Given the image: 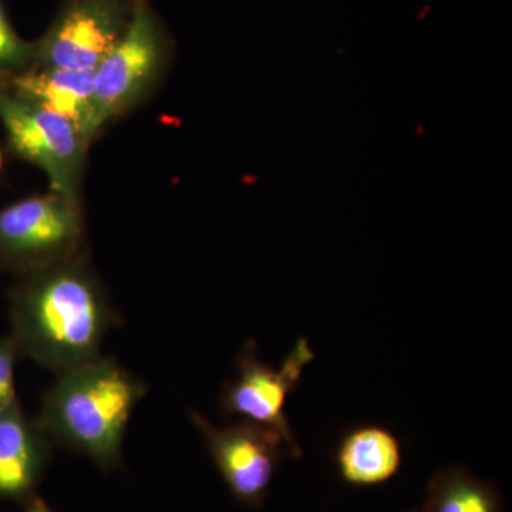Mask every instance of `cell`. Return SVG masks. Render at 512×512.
I'll list each match as a JSON object with an SVG mask.
<instances>
[{
  "label": "cell",
  "mask_w": 512,
  "mask_h": 512,
  "mask_svg": "<svg viewBox=\"0 0 512 512\" xmlns=\"http://www.w3.org/2000/svg\"><path fill=\"white\" fill-rule=\"evenodd\" d=\"M35 66V46L25 42L10 25L0 2V79L26 72Z\"/></svg>",
  "instance_id": "13"
},
{
  "label": "cell",
  "mask_w": 512,
  "mask_h": 512,
  "mask_svg": "<svg viewBox=\"0 0 512 512\" xmlns=\"http://www.w3.org/2000/svg\"><path fill=\"white\" fill-rule=\"evenodd\" d=\"M13 90L72 121L87 143L94 131V72L30 67L5 79Z\"/></svg>",
  "instance_id": "10"
},
{
  "label": "cell",
  "mask_w": 512,
  "mask_h": 512,
  "mask_svg": "<svg viewBox=\"0 0 512 512\" xmlns=\"http://www.w3.org/2000/svg\"><path fill=\"white\" fill-rule=\"evenodd\" d=\"M423 512H503V498L467 468L447 467L431 477Z\"/></svg>",
  "instance_id": "12"
},
{
  "label": "cell",
  "mask_w": 512,
  "mask_h": 512,
  "mask_svg": "<svg viewBox=\"0 0 512 512\" xmlns=\"http://www.w3.org/2000/svg\"><path fill=\"white\" fill-rule=\"evenodd\" d=\"M146 393L140 379L99 357L59 375L43 396L39 421L52 440L111 470L120 466L128 421Z\"/></svg>",
  "instance_id": "2"
},
{
  "label": "cell",
  "mask_w": 512,
  "mask_h": 512,
  "mask_svg": "<svg viewBox=\"0 0 512 512\" xmlns=\"http://www.w3.org/2000/svg\"><path fill=\"white\" fill-rule=\"evenodd\" d=\"M410 512H423V511H419V510H412Z\"/></svg>",
  "instance_id": "16"
},
{
  "label": "cell",
  "mask_w": 512,
  "mask_h": 512,
  "mask_svg": "<svg viewBox=\"0 0 512 512\" xmlns=\"http://www.w3.org/2000/svg\"><path fill=\"white\" fill-rule=\"evenodd\" d=\"M52 453V437L19 402L0 413V498L28 504Z\"/></svg>",
  "instance_id": "9"
},
{
  "label": "cell",
  "mask_w": 512,
  "mask_h": 512,
  "mask_svg": "<svg viewBox=\"0 0 512 512\" xmlns=\"http://www.w3.org/2000/svg\"><path fill=\"white\" fill-rule=\"evenodd\" d=\"M163 36L146 0H133L130 22L117 46L94 70V131L137 106L163 67Z\"/></svg>",
  "instance_id": "5"
},
{
  "label": "cell",
  "mask_w": 512,
  "mask_h": 512,
  "mask_svg": "<svg viewBox=\"0 0 512 512\" xmlns=\"http://www.w3.org/2000/svg\"><path fill=\"white\" fill-rule=\"evenodd\" d=\"M83 235L80 201L50 191L0 210V268L25 272L74 258Z\"/></svg>",
  "instance_id": "4"
},
{
  "label": "cell",
  "mask_w": 512,
  "mask_h": 512,
  "mask_svg": "<svg viewBox=\"0 0 512 512\" xmlns=\"http://www.w3.org/2000/svg\"><path fill=\"white\" fill-rule=\"evenodd\" d=\"M191 420L204 436L231 494L247 507H262L282 458V446H286L284 437L248 420L225 429L212 426L200 413L192 412Z\"/></svg>",
  "instance_id": "8"
},
{
  "label": "cell",
  "mask_w": 512,
  "mask_h": 512,
  "mask_svg": "<svg viewBox=\"0 0 512 512\" xmlns=\"http://www.w3.org/2000/svg\"><path fill=\"white\" fill-rule=\"evenodd\" d=\"M19 352L10 338H0V413L18 402L15 390V365Z\"/></svg>",
  "instance_id": "14"
},
{
  "label": "cell",
  "mask_w": 512,
  "mask_h": 512,
  "mask_svg": "<svg viewBox=\"0 0 512 512\" xmlns=\"http://www.w3.org/2000/svg\"><path fill=\"white\" fill-rule=\"evenodd\" d=\"M315 359L308 340L299 339L281 369L259 360L255 342L249 340L237 357L238 377L224 387L221 407L228 417L239 416L252 423L278 431L289 454L302 457L285 416V403L301 380L303 369Z\"/></svg>",
  "instance_id": "6"
},
{
  "label": "cell",
  "mask_w": 512,
  "mask_h": 512,
  "mask_svg": "<svg viewBox=\"0 0 512 512\" xmlns=\"http://www.w3.org/2000/svg\"><path fill=\"white\" fill-rule=\"evenodd\" d=\"M336 466L345 483L372 487L396 476L402 466V448L392 431L384 427H357L340 441Z\"/></svg>",
  "instance_id": "11"
},
{
  "label": "cell",
  "mask_w": 512,
  "mask_h": 512,
  "mask_svg": "<svg viewBox=\"0 0 512 512\" xmlns=\"http://www.w3.org/2000/svg\"><path fill=\"white\" fill-rule=\"evenodd\" d=\"M26 505H28V507H26L25 512H55L50 508L49 504L45 503V501H43L42 498L37 497V495Z\"/></svg>",
  "instance_id": "15"
},
{
  "label": "cell",
  "mask_w": 512,
  "mask_h": 512,
  "mask_svg": "<svg viewBox=\"0 0 512 512\" xmlns=\"http://www.w3.org/2000/svg\"><path fill=\"white\" fill-rule=\"evenodd\" d=\"M117 319L92 272L74 258L25 272L10 292L19 356L57 375L99 359Z\"/></svg>",
  "instance_id": "1"
},
{
  "label": "cell",
  "mask_w": 512,
  "mask_h": 512,
  "mask_svg": "<svg viewBox=\"0 0 512 512\" xmlns=\"http://www.w3.org/2000/svg\"><path fill=\"white\" fill-rule=\"evenodd\" d=\"M0 165H2V156H0Z\"/></svg>",
  "instance_id": "17"
},
{
  "label": "cell",
  "mask_w": 512,
  "mask_h": 512,
  "mask_svg": "<svg viewBox=\"0 0 512 512\" xmlns=\"http://www.w3.org/2000/svg\"><path fill=\"white\" fill-rule=\"evenodd\" d=\"M133 0H73L35 46V66L94 72L130 22Z\"/></svg>",
  "instance_id": "7"
},
{
  "label": "cell",
  "mask_w": 512,
  "mask_h": 512,
  "mask_svg": "<svg viewBox=\"0 0 512 512\" xmlns=\"http://www.w3.org/2000/svg\"><path fill=\"white\" fill-rule=\"evenodd\" d=\"M0 123L10 150L46 174L50 191L80 201L90 144L72 121L22 96L0 79Z\"/></svg>",
  "instance_id": "3"
}]
</instances>
